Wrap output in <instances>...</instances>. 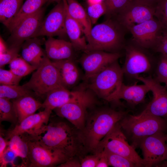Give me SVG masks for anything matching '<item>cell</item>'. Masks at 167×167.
Listing matches in <instances>:
<instances>
[{
	"label": "cell",
	"mask_w": 167,
	"mask_h": 167,
	"mask_svg": "<svg viewBox=\"0 0 167 167\" xmlns=\"http://www.w3.org/2000/svg\"><path fill=\"white\" fill-rule=\"evenodd\" d=\"M138 2H140L142 0H135Z\"/></svg>",
	"instance_id": "obj_50"
},
{
	"label": "cell",
	"mask_w": 167,
	"mask_h": 167,
	"mask_svg": "<svg viewBox=\"0 0 167 167\" xmlns=\"http://www.w3.org/2000/svg\"><path fill=\"white\" fill-rule=\"evenodd\" d=\"M52 111L44 109L42 111L28 117L16 124L13 129L6 132L5 138L8 140L14 135H21L34 133L43 124L48 123Z\"/></svg>",
	"instance_id": "obj_18"
},
{
	"label": "cell",
	"mask_w": 167,
	"mask_h": 167,
	"mask_svg": "<svg viewBox=\"0 0 167 167\" xmlns=\"http://www.w3.org/2000/svg\"><path fill=\"white\" fill-rule=\"evenodd\" d=\"M132 0H104L106 12L109 17L117 15L121 12Z\"/></svg>",
	"instance_id": "obj_34"
},
{
	"label": "cell",
	"mask_w": 167,
	"mask_h": 167,
	"mask_svg": "<svg viewBox=\"0 0 167 167\" xmlns=\"http://www.w3.org/2000/svg\"><path fill=\"white\" fill-rule=\"evenodd\" d=\"M26 140L34 142L52 151L58 152L70 158L79 155L85 148L76 131L63 121H51L44 124L34 133L20 135Z\"/></svg>",
	"instance_id": "obj_1"
},
{
	"label": "cell",
	"mask_w": 167,
	"mask_h": 167,
	"mask_svg": "<svg viewBox=\"0 0 167 167\" xmlns=\"http://www.w3.org/2000/svg\"><path fill=\"white\" fill-rule=\"evenodd\" d=\"M104 149L127 158L137 167H144L143 159L139 156L133 147L128 143L119 122L100 142L94 153L100 152Z\"/></svg>",
	"instance_id": "obj_7"
},
{
	"label": "cell",
	"mask_w": 167,
	"mask_h": 167,
	"mask_svg": "<svg viewBox=\"0 0 167 167\" xmlns=\"http://www.w3.org/2000/svg\"><path fill=\"white\" fill-rule=\"evenodd\" d=\"M62 0H47V2L49 3H50L52 2H56L58 3Z\"/></svg>",
	"instance_id": "obj_48"
},
{
	"label": "cell",
	"mask_w": 167,
	"mask_h": 167,
	"mask_svg": "<svg viewBox=\"0 0 167 167\" xmlns=\"http://www.w3.org/2000/svg\"><path fill=\"white\" fill-rule=\"evenodd\" d=\"M47 0H26L7 28L11 32L23 19L43 7Z\"/></svg>",
	"instance_id": "obj_27"
},
{
	"label": "cell",
	"mask_w": 167,
	"mask_h": 167,
	"mask_svg": "<svg viewBox=\"0 0 167 167\" xmlns=\"http://www.w3.org/2000/svg\"><path fill=\"white\" fill-rule=\"evenodd\" d=\"M156 7L132 0L117 15V21L126 29L154 18Z\"/></svg>",
	"instance_id": "obj_15"
},
{
	"label": "cell",
	"mask_w": 167,
	"mask_h": 167,
	"mask_svg": "<svg viewBox=\"0 0 167 167\" xmlns=\"http://www.w3.org/2000/svg\"><path fill=\"white\" fill-rule=\"evenodd\" d=\"M165 88H166L167 90V84L165 85Z\"/></svg>",
	"instance_id": "obj_51"
},
{
	"label": "cell",
	"mask_w": 167,
	"mask_h": 167,
	"mask_svg": "<svg viewBox=\"0 0 167 167\" xmlns=\"http://www.w3.org/2000/svg\"><path fill=\"white\" fill-rule=\"evenodd\" d=\"M66 1L68 14L79 24L87 40L92 28V23L87 11L76 0Z\"/></svg>",
	"instance_id": "obj_25"
},
{
	"label": "cell",
	"mask_w": 167,
	"mask_h": 167,
	"mask_svg": "<svg viewBox=\"0 0 167 167\" xmlns=\"http://www.w3.org/2000/svg\"><path fill=\"white\" fill-rule=\"evenodd\" d=\"M127 30L132 35L133 40L139 46L146 49L155 47L163 29L156 18L133 25Z\"/></svg>",
	"instance_id": "obj_12"
},
{
	"label": "cell",
	"mask_w": 167,
	"mask_h": 167,
	"mask_svg": "<svg viewBox=\"0 0 167 167\" xmlns=\"http://www.w3.org/2000/svg\"><path fill=\"white\" fill-rule=\"evenodd\" d=\"M96 95L88 88L81 97L54 109L58 116L64 118L77 129L82 130L85 125L87 109L96 103Z\"/></svg>",
	"instance_id": "obj_8"
},
{
	"label": "cell",
	"mask_w": 167,
	"mask_h": 167,
	"mask_svg": "<svg viewBox=\"0 0 167 167\" xmlns=\"http://www.w3.org/2000/svg\"><path fill=\"white\" fill-rule=\"evenodd\" d=\"M88 89L85 88L70 91L62 86L56 87L49 91L42 103V107L51 110L69 102L75 100L84 95Z\"/></svg>",
	"instance_id": "obj_19"
},
{
	"label": "cell",
	"mask_w": 167,
	"mask_h": 167,
	"mask_svg": "<svg viewBox=\"0 0 167 167\" xmlns=\"http://www.w3.org/2000/svg\"><path fill=\"white\" fill-rule=\"evenodd\" d=\"M151 64L147 56L140 49L130 45L126 49V57L122 68L124 73L135 78L141 73L148 72Z\"/></svg>",
	"instance_id": "obj_17"
},
{
	"label": "cell",
	"mask_w": 167,
	"mask_h": 167,
	"mask_svg": "<svg viewBox=\"0 0 167 167\" xmlns=\"http://www.w3.org/2000/svg\"><path fill=\"white\" fill-rule=\"evenodd\" d=\"M87 12L92 24H95L101 16L105 14L106 10L104 3L103 2L88 5Z\"/></svg>",
	"instance_id": "obj_36"
},
{
	"label": "cell",
	"mask_w": 167,
	"mask_h": 167,
	"mask_svg": "<svg viewBox=\"0 0 167 167\" xmlns=\"http://www.w3.org/2000/svg\"><path fill=\"white\" fill-rule=\"evenodd\" d=\"M9 64L10 70L16 75L22 77L31 73L38 68L19 57L13 59Z\"/></svg>",
	"instance_id": "obj_32"
},
{
	"label": "cell",
	"mask_w": 167,
	"mask_h": 167,
	"mask_svg": "<svg viewBox=\"0 0 167 167\" xmlns=\"http://www.w3.org/2000/svg\"><path fill=\"white\" fill-rule=\"evenodd\" d=\"M101 152V156L96 166V167H109V165L106 156L103 151Z\"/></svg>",
	"instance_id": "obj_44"
},
{
	"label": "cell",
	"mask_w": 167,
	"mask_h": 167,
	"mask_svg": "<svg viewBox=\"0 0 167 167\" xmlns=\"http://www.w3.org/2000/svg\"><path fill=\"white\" fill-rule=\"evenodd\" d=\"M22 77L18 76L11 70L0 69V83L6 85H19Z\"/></svg>",
	"instance_id": "obj_37"
},
{
	"label": "cell",
	"mask_w": 167,
	"mask_h": 167,
	"mask_svg": "<svg viewBox=\"0 0 167 167\" xmlns=\"http://www.w3.org/2000/svg\"><path fill=\"white\" fill-rule=\"evenodd\" d=\"M102 151L106 156L109 166L113 167H137L133 162L124 157L106 149H104Z\"/></svg>",
	"instance_id": "obj_33"
},
{
	"label": "cell",
	"mask_w": 167,
	"mask_h": 167,
	"mask_svg": "<svg viewBox=\"0 0 167 167\" xmlns=\"http://www.w3.org/2000/svg\"><path fill=\"white\" fill-rule=\"evenodd\" d=\"M8 46L4 42L1 36L0 40V54L5 52L8 49Z\"/></svg>",
	"instance_id": "obj_46"
},
{
	"label": "cell",
	"mask_w": 167,
	"mask_h": 167,
	"mask_svg": "<svg viewBox=\"0 0 167 167\" xmlns=\"http://www.w3.org/2000/svg\"><path fill=\"white\" fill-rule=\"evenodd\" d=\"M60 167H80L81 164L78 160L74 157L71 158L65 162L58 165Z\"/></svg>",
	"instance_id": "obj_43"
},
{
	"label": "cell",
	"mask_w": 167,
	"mask_h": 167,
	"mask_svg": "<svg viewBox=\"0 0 167 167\" xmlns=\"http://www.w3.org/2000/svg\"><path fill=\"white\" fill-rule=\"evenodd\" d=\"M21 48V57L31 65L37 67L46 55L41 47V41L38 37L26 40Z\"/></svg>",
	"instance_id": "obj_23"
},
{
	"label": "cell",
	"mask_w": 167,
	"mask_h": 167,
	"mask_svg": "<svg viewBox=\"0 0 167 167\" xmlns=\"http://www.w3.org/2000/svg\"><path fill=\"white\" fill-rule=\"evenodd\" d=\"M36 70L29 81L23 85L36 95H46L52 89L62 86L58 69L47 55Z\"/></svg>",
	"instance_id": "obj_6"
},
{
	"label": "cell",
	"mask_w": 167,
	"mask_h": 167,
	"mask_svg": "<svg viewBox=\"0 0 167 167\" xmlns=\"http://www.w3.org/2000/svg\"><path fill=\"white\" fill-rule=\"evenodd\" d=\"M58 69L62 85L69 90L79 81L80 73L73 59L52 61Z\"/></svg>",
	"instance_id": "obj_22"
},
{
	"label": "cell",
	"mask_w": 167,
	"mask_h": 167,
	"mask_svg": "<svg viewBox=\"0 0 167 167\" xmlns=\"http://www.w3.org/2000/svg\"><path fill=\"white\" fill-rule=\"evenodd\" d=\"M45 46L47 56L53 61L73 59L75 50L71 42L49 37Z\"/></svg>",
	"instance_id": "obj_21"
},
{
	"label": "cell",
	"mask_w": 167,
	"mask_h": 167,
	"mask_svg": "<svg viewBox=\"0 0 167 167\" xmlns=\"http://www.w3.org/2000/svg\"><path fill=\"white\" fill-rule=\"evenodd\" d=\"M17 157L15 153L7 145L2 156L0 157V166L6 167L9 164L15 166L14 162Z\"/></svg>",
	"instance_id": "obj_40"
},
{
	"label": "cell",
	"mask_w": 167,
	"mask_h": 167,
	"mask_svg": "<svg viewBox=\"0 0 167 167\" xmlns=\"http://www.w3.org/2000/svg\"><path fill=\"white\" fill-rule=\"evenodd\" d=\"M8 141V146L23 161V166L29 167L28 147L27 142L18 135L12 136Z\"/></svg>",
	"instance_id": "obj_29"
},
{
	"label": "cell",
	"mask_w": 167,
	"mask_h": 167,
	"mask_svg": "<svg viewBox=\"0 0 167 167\" xmlns=\"http://www.w3.org/2000/svg\"><path fill=\"white\" fill-rule=\"evenodd\" d=\"M143 155L144 166L152 167L165 161L167 156V134L156 133L140 141L138 145Z\"/></svg>",
	"instance_id": "obj_9"
},
{
	"label": "cell",
	"mask_w": 167,
	"mask_h": 167,
	"mask_svg": "<svg viewBox=\"0 0 167 167\" xmlns=\"http://www.w3.org/2000/svg\"><path fill=\"white\" fill-rule=\"evenodd\" d=\"M119 123L123 130L137 146L142 139L160 133H166L167 123L162 118L142 113L138 115L125 117Z\"/></svg>",
	"instance_id": "obj_4"
},
{
	"label": "cell",
	"mask_w": 167,
	"mask_h": 167,
	"mask_svg": "<svg viewBox=\"0 0 167 167\" xmlns=\"http://www.w3.org/2000/svg\"><path fill=\"white\" fill-rule=\"evenodd\" d=\"M148 86L153 97L142 113L164 118H167V90L156 79L151 76L135 78Z\"/></svg>",
	"instance_id": "obj_13"
},
{
	"label": "cell",
	"mask_w": 167,
	"mask_h": 167,
	"mask_svg": "<svg viewBox=\"0 0 167 167\" xmlns=\"http://www.w3.org/2000/svg\"><path fill=\"white\" fill-rule=\"evenodd\" d=\"M44 13L43 7L20 22L10 32L8 47L21 46L25 41L34 37L44 19Z\"/></svg>",
	"instance_id": "obj_10"
},
{
	"label": "cell",
	"mask_w": 167,
	"mask_h": 167,
	"mask_svg": "<svg viewBox=\"0 0 167 167\" xmlns=\"http://www.w3.org/2000/svg\"><path fill=\"white\" fill-rule=\"evenodd\" d=\"M156 79L167 84V56L161 54L156 70Z\"/></svg>",
	"instance_id": "obj_39"
},
{
	"label": "cell",
	"mask_w": 167,
	"mask_h": 167,
	"mask_svg": "<svg viewBox=\"0 0 167 167\" xmlns=\"http://www.w3.org/2000/svg\"><path fill=\"white\" fill-rule=\"evenodd\" d=\"M0 121L17 124L18 120L13 103L10 100L0 97Z\"/></svg>",
	"instance_id": "obj_31"
},
{
	"label": "cell",
	"mask_w": 167,
	"mask_h": 167,
	"mask_svg": "<svg viewBox=\"0 0 167 167\" xmlns=\"http://www.w3.org/2000/svg\"><path fill=\"white\" fill-rule=\"evenodd\" d=\"M155 16L163 30L167 32V0H161L156 7Z\"/></svg>",
	"instance_id": "obj_35"
},
{
	"label": "cell",
	"mask_w": 167,
	"mask_h": 167,
	"mask_svg": "<svg viewBox=\"0 0 167 167\" xmlns=\"http://www.w3.org/2000/svg\"><path fill=\"white\" fill-rule=\"evenodd\" d=\"M101 156V152L85 156L80 161L81 167H96Z\"/></svg>",
	"instance_id": "obj_42"
},
{
	"label": "cell",
	"mask_w": 167,
	"mask_h": 167,
	"mask_svg": "<svg viewBox=\"0 0 167 167\" xmlns=\"http://www.w3.org/2000/svg\"><path fill=\"white\" fill-rule=\"evenodd\" d=\"M126 113L123 111L104 109L92 114L83 129L79 131L85 149L94 153L100 142L124 117Z\"/></svg>",
	"instance_id": "obj_2"
},
{
	"label": "cell",
	"mask_w": 167,
	"mask_h": 167,
	"mask_svg": "<svg viewBox=\"0 0 167 167\" xmlns=\"http://www.w3.org/2000/svg\"><path fill=\"white\" fill-rule=\"evenodd\" d=\"M160 166H161L162 167H167V156L165 162L161 165Z\"/></svg>",
	"instance_id": "obj_49"
},
{
	"label": "cell",
	"mask_w": 167,
	"mask_h": 167,
	"mask_svg": "<svg viewBox=\"0 0 167 167\" xmlns=\"http://www.w3.org/2000/svg\"><path fill=\"white\" fill-rule=\"evenodd\" d=\"M32 91L23 85L1 84L0 97L14 100L25 96H32Z\"/></svg>",
	"instance_id": "obj_30"
},
{
	"label": "cell",
	"mask_w": 167,
	"mask_h": 167,
	"mask_svg": "<svg viewBox=\"0 0 167 167\" xmlns=\"http://www.w3.org/2000/svg\"><path fill=\"white\" fill-rule=\"evenodd\" d=\"M18 117V123L28 117L35 113L39 109L42 107V103L32 96H27L11 100Z\"/></svg>",
	"instance_id": "obj_26"
},
{
	"label": "cell",
	"mask_w": 167,
	"mask_h": 167,
	"mask_svg": "<svg viewBox=\"0 0 167 167\" xmlns=\"http://www.w3.org/2000/svg\"><path fill=\"white\" fill-rule=\"evenodd\" d=\"M121 56L118 52H108L102 50L85 52L79 60L84 71L85 80L89 79Z\"/></svg>",
	"instance_id": "obj_14"
},
{
	"label": "cell",
	"mask_w": 167,
	"mask_h": 167,
	"mask_svg": "<svg viewBox=\"0 0 167 167\" xmlns=\"http://www.w3.org/2000/svg\"><path fill=\"white\" fill-rule=\"evenodd\" d=\"M66 8V0L57 3L43 19L34 37L43 36H63L67 35L65 24Z\"/></svg>",
	"instance_id": "obj_11"
},
{
	"label": "cell",
	"mask_w": 167,
	"mask_h": 167,
	"mask_svg": "<svg viewBox=\"0 0 167 167\" xmlns=\"http://www.w3.org/2000/svg\"><path fill=\"white\" fill-rule=\"evenodd\" d=\"M24 0H0V21L7 28L16 15Z\"/></svg>",
	"instance_id": "obj_28"
},
{
	"label": "cell",
	"mask_w": 167,
	"mask_h": 167,
	"mask_svg": "<svg viewBox=\"0 0 167 167\" xmlns=\"http://www.w3.org/2000/svg\"><path fill=\"white\" fill-rule=\"evenodd\" d=\"M125 30L117 20L110 19L96 25L91 30L84 52L97 50L115 52L122 44Z\"/></svg>",
	"instance_id": "obj_3"
},
{
	"label": "cell",
	"mask_w": 167,
	"mask_h": 167,
	"mask_svg": "<svg viewBox=\"0 0 167 167\" xmlns=\"http://www.w3.org/2000/svg\"><path fill=\"white\" fill-rule=\"evenodd\" d=\"M21 46L8 47L4 53L0 54V67L2 68L19 57V53Z\"/></svg>",
	"instance_id": "obj_38"
},
{
	"label": "cell",
	"mask_w": 167,
	"mask_h": 167,
	"mask_svg": "<svg viewBox=\"0 0 167 167\" xmlns=\"http://www.w3.org/2000/svg\"><path fill=\"white\" fill-rule=\"evenodd\" d=\"M65 24L66 34L75 49L84 52L87 45L86 38L79 24L68 14L67 5Z\"/></svg>",
	"instance_id": "obj_24"
},
{
	"label": "cell",
	"mask_w": 167,
	"mask_h": 167,
	"mask_svg": "<svg viewBox=\"0 0 167 167\" xmlns=\"http://www.w3.org/2000/svg\"><path fill=\"white\" fill-rule=\"evenodd\" d=\"M88 5L103 2L104 0H86Z\"/></svg>",
	"instance_id": "obj_47"
},
{
	"label": "cell",
	"mask_w": 167,
	"mask_h": 167,
	"mask_svg": "<svg viewBox=\"0 0 167 167\" xmlns=\"http://www.w3.org/2000/svg\"><path fill=\"white\" fill-rule=\"evenodd\" d=\"M150 91L149 87L144 84L138 85L136 82L133 85H126L122 83L118 91L107 101L123 99L131 104L137 105L144 101L146 95Z\"/></svg>",
	"instance_id": "obj_20"
},
{
	"label": "cell",
	"mask_w": 167,
	"mask_h": 167,
	"mask_svg": "<svg viewBox=\"0 0 167 167\" xmlns=\"http://www.w3.org/2000/svg\"><path fill=\"white\" fill-rule=\"evenodd\" d=\"M26 141L28 147L29 167H54L71 159L62 152L51 151L33 141Z\"/></svg>",
	"instance_id": "obj_16"
},
{
	"label": "cell",
	"mask_w": 167,
	"mask_h": 167,
	"mask_svg": "<svg viewBox=\"0 0 167 167\" xmlns=\"http://www.w3.org/2000/svg\"><path fill=\"white\" fill-rule=\"evenodd\" d=\"M154 49L161 54L167 56V31L163 30Z\"/></svg>",
	"instance_id": "obj_41"
},
{
	"label": "cell",
	"mask_w": 167,
	"mask_h": 167,
	"mask_svg": "<svg viewBox=\"0 0 167 167\" xmlns=\"http://www.w3.org/2000/svg\"><path fill=\"white\" fill-rule=\"evenodd\" d=\"M123 74L116 61L88 80L87 87L96 96L107 101L119 89Z\"/></svg>",
	"instance_id": "obj_5"
},
{
	"label": "cell",
	"mask_w": 167,
	"mask_h": 167,
	"mask_svg": "<svg viewBox=\"0 0 167 167\" xmlns=\"http://www.w3.org/2000/svg\"><path fill=\"white\" fill-rule=\"evenodd\" d=\"M8 140L2 137L0 133V157H1L6 148L7 146Z\"/></svg>",
	"instance_id": "obj_45"
}]
</instances>
